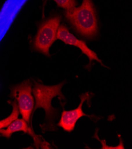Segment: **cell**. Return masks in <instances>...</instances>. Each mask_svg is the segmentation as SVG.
<instances>
[{
  "mask_svg": "<svg viewBox=\"0 0 132 149\" xmlns=\"http://www.w3.org/2000/svg\"><path fill=\"white\" fill-rule=\"evenodd\" d=\"M90 95L88 93L82 94L80 96L81 102L78 108L71 111H64L61 115V120L57 124L59 127H62L65 131L68 132H71L74 130L75 125L79 120L82 116H88L91 118L90 115H88L83 112L82 105L84 102L90 99Z\"/></svg>",
  "mask_w": 132,
  "mask_h": 149,
  "instance_id": "8992f818",
  "label": "cell"
},
{
  "mask_svg": "<svg viewBox=\"0 0 132 149\" xmlns=\"http://www.w3.org/2000/svg\"><path fill=\"white\" fill-rule=\"evenodd\" d=\"M12 106V111L10 115L7 118L0 121V130L7 127L11 122L14 121L18 118L19 115V110L17 105V101L15 100L12 102H11Z\"/></svg>",
  "mask_w": 132,
  "mask_h": 149,
  "instance_id": "ba28073f",
  "label": "cell"
},
{
  "mask_svg": "<svg viewBox=\"0 0 132 149\" xmlns=\"http://www.w3.org/2000/svg\"><path fill=\"white\" fill-rule=\"evenodd\" d=\"M65 15L77 32L82 36L93 38L97 35V18L91 0H83L81 6L66 10Z\"/></svg>",
  "mask_w": 132,
  "mask_h": 149,
  "instance_id": "6da1fadb",
  "label": "cell"
},
{
  "mask_svg": "<svg viewBox=\"0 0 132 149\" xmlns=\"http://www.w3.org/2000/svg\"><path fill=\"white\" fill-rule=\"evenodd\" d=\"M35 86L32 88L36 105L33 109L35 112L38 108H43L46 113V124L41 125L43 131H54L56 130L55 118L57 113V109L52 106V100L55 97L58 96L60 99H65L62 93V88L64 82L55 86H45L34 81Z\"/></svg>",
  "mask_w": 132,
  "mask_h": 149,
  "instance_id": "7a4b0ae2",
  "label": "cell"
},
{
  "mask_svg": "<svg viewBox=\"0 0 132 149\" xmlns=\"http://www.w3.org/2000/svg\"><path fill=\"white\" fill-rule=\"evenodd\" d=\"M57 5L66 10H69L77 6L76 0H53Z\"/></svg>",
  "mask_w": 132,
  "mask_h": 149,
  "instance_id": "9c48e42d",
  "label": "cell"
},
{
  "mask_svg": "<svg viewBox=\"0 0 132 149\" xmlns=\"http://www.w3.org/2000/svg\"><path fill=\"white\" fill-rule=\"evenodd\" d=\"M56 37L57 39L62 40L66 45H73L78 48L84 54L86 55L89 58V65H90L92 61L93 60H95L100 63L102 65H104L102 64L101 59H100L97 56L96 53L88 47L85 42L77 39L74 35L70 33L69 30L65 26L61 25L59 27Z\"/></svg>",
  "mask_w": 132,
  "mask_h": 149,
  "instance_id": "5b68a950",
  "label": "cell"
},
{
  "mask_svg": "<svg viewBox=\"0 0 132 149\" xmlns=\"http://www.w3.org/2000/svg\"><path fill=\"white\" fill-rule=\"evenodd\" d=\"M61 21V17L56 16L43 22L40 25L33 42L35 51L50 56L49 49L57 39V32Z\"/></svg>",
  "mask_w": 132,
  "mask_h": 149,
  "instance_id": "3957f363",
  "label": "cell"
},
{
  "mask_svg": "<svg viewBox=\"0 0 132 149\" xmlns=\"http://www.w3.org/2000/svg\"><path fill=\"white\" fill-rule=\"evenodd\" d=\"M10 96L17 101L19 112L22 115L23 120L27 123H30V116L35 106L31 81L27 80L11 87Z\"/></svg>",
  "mask_w": 132,
  "mask_h": 149,
  "instance_id": "277c9868",
  "label": "cell"
},
{
  "mask_svg": "<svg viewBox=\"0 0 132 149\" xmlns=\"http://www.w3.org/2000/svg\"><path fill=\"white\" fill-rule=\"evenodd\" d=\"M27 123L23 119H16L11 122L5 130H0V135L7 139H10L14 132L23 131L26 133L28 132Z\"/></svg>",
  "mask_w": 132,
  "mask_h": 149,
  "instance_id": "52a82bcc",
  "label": "cell"
}]
</instances>
